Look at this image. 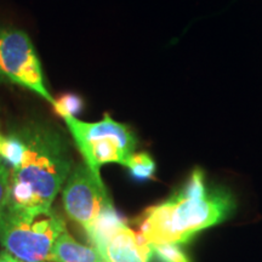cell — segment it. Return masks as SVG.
<instances>
[{
    "label": "cell",
    "instance_id": "cell-13",
    "mask_svg": "<svg viewBox=\"0 0 262 262\" xmlns=\"http://www.w3.org/2000/svg\"><path fill=\"white\" fill-rule=\"evenodd\" d=\"M10 179L11 168L3 158H0V215L5 210L10 196Z\"/></svg>",
    "mask_w": 262,
    "mask_h": 262
},
{
    "label": "cell",
    "instance_id": "cell-5",
    "mask_svg": "<svg viewBox=\"0 0 262 262\" xmlns=\"http://www.w3.org/2000/svg\"><path fill=\"white\" fill-rule=\"evenodd\" d=\"M0 83L33 91L54 104L45 85L41 64L31 38L24 31L0 25Z\"/></svg>",
    "mask_w": 262,
    "mask_h": 262
},
{
    "label": "cell",
    "instance_id": "cell-4",
    "mask_svg": "<svg viewBox=\"0 0 262 262\" xmlns=\"http://www.w3.org/2000/svg\"><path fill=\"white\" fill-rule=\"evenodd\" d=\"M66 229L55 211L27 217L8 210L0 215V243L22 262H49L54 242Z\"/></svg>",
    "mask_w": 262,
    "mask_h": 262
},
{
    "label": "cell",
    "instance_id": "cell-8",
    "mask_svg": "<svg viewBox=\"0 0 262 262\" xmlns=\"http://www.w3.org/2000/svg\"><path fill=\"white\" fill-rule=\"evenodd\" d=\"M100 256L94 247L78 243L64 229L52 244L49 262H97Z\"/></svg>",
    "mask_w": 262,
    "mask_h": 262
},
{
    "label": "cell",
    "instance_id": "cell-11",
    "mask_svg": "<svg viewBox=\"0 0 262 262\" xmlns=\"http://www.w3.org/2000/svg\"><path fill=\"white\" fill-rule=\"evenodd\" d=\"M150 256L158 262H191L185 251L175 243L148 244Z\"/></svg>",
    "mask_w": 262,
    "mask_h": 262
},
{
    "label": "cell",
    "instance_id": "cell-9",
    "mask_svg": "<svg viewBox=\"0 0 262 262\" xmlns=\"http://www.w3.org/2000/svg\"><path fill=\"white\" fill-rule=\"evenodd\" d=\"M25 152V143L18 134L2 135L0 134V158H3L11 169L17 168Z\"/></svg>",
    "mask_w": 262,
    "mask_h": 262
},
{
    "label": "cell",
    "instance_id": "cell-15",
    "mask_svg": "<svg viewBox=\"0 0 262 262\" xmlns=\"http://www.w3.org/2000/svg\"><path fill=\"white\" fill-rule=\"evenodd\" d=\"M97 262H110V261H108L106 257H103L102 255H101V256H100V260H98Z\"/></svg>",
    "mask_w": 262,
    "mask_h": 262
},
{
    "label": "cell",
    "instance_id": "cell-1",
    "mask_svg": "<svg viewBox=\"0 0 262 262\" xmlns=\"http://www.w3.org/2000/svg\"><path fill=\"white\" fill-rule=\"evenodd\" d=\"M234 208L228 189L208 188L203 170L194 169L178 192L143 212L140 235L148 244H186L203 229L225 221Z\"/></svg>",
    "mask_w": 262,
    "mask_h": 262
},
{
    "label": "cell",
    "instance_id": "cell-3",
    "mask_svg": "<svg viewBox=\"0 0 262 262\" xmlns=\"http://www.w3.org/2000/svg\"><path fill=\"white\" fill-rule=\"evenodd\" d=\"M63 119L84 163L97 178H101L100 170L104 164L125 165L129 157L135 153L137 141L133 131L108 114L96 123L83 122L75 117Z\"/></svg>",
    "mask_w": 262,
    "mask_h": 262
},
{
    "label": "cell",
    "instance_id": "cell-14",
    "mask_svg": "<svg viewBox=\"0 0 262 262\" xmlns=\"http://www.w3.org/2000/svg\"><path fill=\"white\" fill-rule=\"evenodd\" d=\"M0 262H22V261H19L18 258L12 256V255L9 254L8 251L2 250L0 251Z\"/></svg>",
    "mask_w": 262,
    "mask_h": 262
},
{
    "label": "cell",
    "instance_id": "cell-2",
    "mask_svg": "<svg viewBox=\"0 0 262 262\" xmlns=\"http://www.w3.org/2000/svg\"><path fill=\"white\" fill-rule=\"evenodd\" d=\"M25 152L11 169L10 196L5 210L27 217L48 214L72 170L67 146L54 130L29 126L18 133Z\"/></svg>",
    "mask_w": 262,
    "mask_h": 262
},
{
    "label": "cell",
    "instance_id": "cell-12",
    "mask_svg": "<svg viewBox=\"0 0 262 262\" xmlns=\"http://www.w3.org/2000/svg\"><path fill=\"white\" fill-rule=\"evenodd\" d=\"M54 110L58 116L64 117H75L83 108V100L77 95L66 94L60 98H55Z\"/></svg>",
    "mask_w": 262,
    "mask_h": 262
},
{
    "label": "cell",
    "instance_id": "cell-10",
    "mask_svg": "<svg viewBox=\"0 0 262 262\" xmlns=\"http://www.w3.org/2000/svg\"><path fill=\"white\" fill-rule=\"evenodd\" d=\"M131 175L139 181H145L153 178L156 172V163L147 153H133L126 160L125 165Z\"/></svg>",
    "mask_w": 262,
    "mask_h": 262
},
{
    "label": "cell",
    "instance_id": "cell-6",
    "mask_svg": "<svg viewBox=\"0 0 262 262\" xmlns=\"http://www.w3.org/2000/svg\"><path fill=\"white\" fill-rule=\"evenodd\" d=\"M64 183L62 198L66 212L85 231L101 212L113 206L102 179L94 175L85 163L75 165Z\"/></svg>",
    "mask_w": 262,
    "mask_h": 262
},
{
    "label": "cell",
    "instance_id": "cell-7",
    "mask_svg": "<svg viewBox=\"0 0 262 262\" xmlns=\"http://www.w3.org/2000/svg\"><path fill=\"white\" fill-rule=\"evenodd\" d=\"M95 249L110 262H149L152 258L145 239L126 224L120 226L102 245Z\"/></svg>",
    "mask_w": 262,
    "mask_h": 262
}]
</instances>
